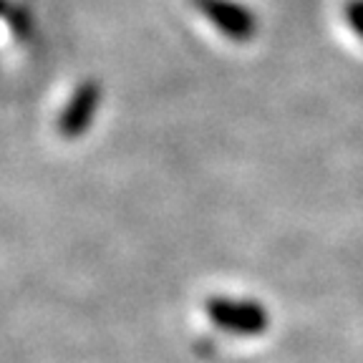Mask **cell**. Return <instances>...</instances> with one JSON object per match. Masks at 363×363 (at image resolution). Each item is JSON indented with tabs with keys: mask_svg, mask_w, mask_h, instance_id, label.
I'll return each instance as SVG.
<instances>
[{
	"mask_svg": "<svg viewBox=\"0 0 363 363\" xmlns=\"http://www.w3.org/2000/svg\"><path fill=\"white\" fill-rule=\"evenodd\" d=\"M204 311L217 328L233 335H262L270 328V311L252 298H230V295H212L204 301Z\"/></svg>",
	"mask_w": 363,
	"mask_h": 363,
	"instance_id": "obj_1",
	"label": "cell"
},
{
	"mask_svg": "<svg viewBox=\"0 0 363 363\" xmlns=\"http://www.w3.org/2000/svg\"><path fill=\"white\" fill-rule=\"evenodd\" d=\"M189 6L235 43H250L260 30L257 16L238 0H189Z\"/></svg>",
	"mask_w": 363,
	"mask_h": 363,
	"instance_id": "obj_2",
	"label": "cell"
},
{
	"mask_svg": "<svg viewBox=\"0 0 363 363\" xmlns=\"http://www.w3.org/2000/svg\"><path fill=\"white\" fill-rule=\"evenodd\" d=\"M104 89L99 81L89 79L74 91V96L68 99L66 108L58 116V131H61L66 139H76L91 126L94 116H96L99 106H101Z\"/></svg>",
	"mask_w": 363,
	"mask_h": 363,
	"instance_id": "obj_3",
	"label": "cell"
},
{
	"mask_svg": "<svg viewBox=\"0 0 363 363\" xmlns=\"http://www.w3.org/2000/svg\"><path fill=\"white\" fill-rule=\"evenodd\" d=\"M346 21L351 30L363 40V0H348L346 3Z\"/></svg>",
	"mask_w": 363,
	"mask_h": 363,
	"instance_id": "obj_4",
	"label": "cell"
}]
</instances>
